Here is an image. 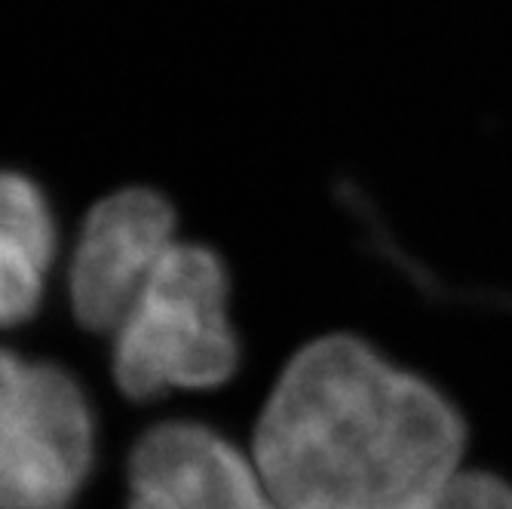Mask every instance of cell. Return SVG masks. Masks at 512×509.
I'll return each instance as SVG.
<instances>
[{"label":"cell","instance_id":"6da1fadb","mask_svg":"<svg viewBox=\"0 0 512 509\" xmlns=\"http://www.w3.org/2000/svg\"><path fill=\"white\" fill-rule=\"evenodd\" d=\"M460 411L353 335L292 356L252 460L279 509H430L463 473Z\"/></svg>","mask_w":512,"mask_h":509},{"label":"cell","instance_id":"7a4b0ae2","mask_svg":"<svg viewBox=\"0 0 512 509\" xmlns=\"http://www.w3.org/2000/svg\"><path fill=\"white\" fill-rule=\"evenodd\" d=\"M230 276L218 252L172 243L114 332V381L145 402L169 390H209L240 365L227 316Z\"/></svg>","mask_w":512,"mask_h":509},{"label":"cell","instance_id":"3957f363","mask_svg":"<svg viewBox=\"0 0 512 509\" xmlns=\"http://www.w3.org/2000/svg\"><path fill=\"white\" fill-rule=\"evenodd\" d=\"M96 460V418L53 362L0 350V509H68Z\"/></svg>","mask_w":512,"mask_h":509},{"label":"cell","instance_id":"277c9868","mask_svg":"<svg viewBox=\"0 0 512 509\" xmlns=\"http://www.w3.org/2000/svg\"><path fill=\"white\" fill-rule=\"evenodd\" d=\"M175 243L172 203L126 188L92 206L71 261V307L83 329L117 332Z\"/></svg>","mask_w":512,"mask_h":509},{"label":"cell","instance_id":"5b68a950","mask_svg":"<svg viewBox=\"0 0 512 509\" xmlns=\"http://www.w3.org/2000/svg\"><path fill=\"white\" fill-rule=\"evenodd\" d=\"M126 509H279L255 460L206 424L151 427L129 454Z\"/></svg>","mask_w":512,"mask_h":509},{"label":"cell","instance_id":"8992f818","mask_svg":"<svg viewBox=\"0 0 512 509\" xmlns=\"http://www.w3.org/2000/svg\"><path fill=\"white\" fill-rule=\"evenodd\" d=\"M56 255V221L37 184L0 172V326H22L43 298Z\"/></svg>","mask_w":512,"mask_h":509},{"label":"cell","instance_id":"52a82bcc","mask_svg":"<svg viewBox=\"0 0 512 509\" xmlns=\"http://www.w3.org/2000/svg\"><path fill=\"white\" fill-rule=\"evenodd\" d=\"M430 509H512V485L491 473H460Z\"/></svg>","mask_w":512,"mask_h":509}]
</instances>
